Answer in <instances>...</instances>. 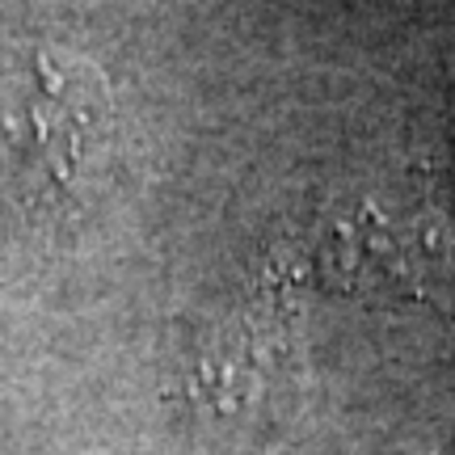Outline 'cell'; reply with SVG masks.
<instances>
[{
    "label": "cell",
    "mask_w": 455,
    "mask_h": 455,
    "mask_svg": "<svg viewBox=\"0 0 455 455\" xmlns=\"http://www.w3.org/2000/svg\"><path fill=\"white\" fill-rule=\"evenodd\" d=\"M118 161L101 68L64 43H0V195L34 220L93 207Z\"/></svg>",
    "instance_id": "6da1fadb"
}]
</instances>
